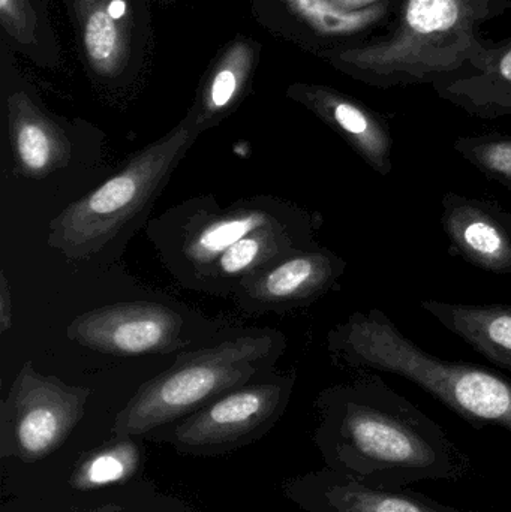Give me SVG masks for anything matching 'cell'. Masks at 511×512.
Listing matches in <instances>:
<instances>
[{
	"label": "cell",
	"mask_w": 511,
	"mask_h": 512,
	"mask_svg": "<svg viewBox=\"0 0 511 512\" xmlns=\"http://www.w3.org/2000/svg\"><path fill=\"white\" fill-rule=\"evenodd\" d=\"M321 411V438L336 474L387 489L458 483L470 474V457L446 430L378 372L357 370L353 381L324 394Z\"/></svg>",
	"instance_id": "obj_1"
},
{
	"label": "cell",
	"mask_w": 511,
	"mask_h": 512,
	"mask_svg": "<svg viewBox=\"0 0 511 512\" xmlns=\"http://www.w3.org/2000/svg\"><path fill=\"white\" fill-rule=\"evenodd\" d=\"M329 348L344 366L407 379L473 426L511 433L510 379L476 364L435 357L381 309L354 312L330 331Z\"/></svg>",
	"instance_id": "obj_2"
},
{
	"label": "cell",
	"mask_w": 511,
	"mask_h": 512,
	"mask_svg": "<svg viewBox=\"0 0 511 512\" xmlns=\"http://www.w3.org/2000/svg\"><path fill=\"white\" fill-rule=\"evenodd\" d=\"M494 0H408L389 41L348 54L375 86L417 83L456 71L477 44V26Z\"/></svg>",
	"instance_id": "obj_3"
},
{
	"label": "cell",
	"mask_w": 511,
	"mask_h": 512,
	"mask_svg": "<svg viewBox=\"0 0 511 512\" xmlns=\"http://www.w3.org/2000/svg\"><path fill=\"white\" fill-rule=\"evenodd\" d=\"M275 351V337L242 336L177 357L117 415L114 432L141 435L197 406L243 387Z\"/></svg>",
	"instance_id": "obj_4"
},
{
	"label": "cell",
	"mask_w": 511,
	"mask_h": 512,
	"mask_svg": "<svg viewBox=\"0 0 511 512\" xmlns=\"http://www.w3.org/2000/svg\"><path fill=\"white\" fill-rule=\"evenodd\" d=\"M191 132L177 129L132 156L99 188L69 204L50 224L48 243L71 259L101 252L161 191L191 144Z\"/></svg>",
	"instance_id": "obj_5"
},
{
	"label": "cell",
	"mask_w": 511,
	"mask_h": 512,
	"mask_svg": "<svg viewBox=\"0 0 511 512\" xmlns=\"http://www.w3.org/2000/svg\"><path fill=\"white\" fill-rule=\"evenodd\" d=\"M89 394L24 364L2 409L14 453L38 460L56 450L83 417Z\"/></svg>",
	"instance_id": "obj_6"
},
{
	"label": "cell",
	"mask_w": 511,
	"mask_h": 512,
	"mask_svg": "<svg viewBox=\"0 0 511 512\" xmlns=\"http://www.w3.org/2000/svg\"><path fill=\"white\" fill-rule=\"evenodd\" d=\"M183 319L164 304L132 301L83 313L68 337L90 351L116 357L170 354L182 348Z\"/></svg>",
	"instance_id": "obj_7"
},
{
	"label": "cell",
	"mask_w": 511,
	"mask_h": 512,
	"mask_svg": "<svg viewBox=\"0 0 511 512\" xmlns=\"http://www.w3.org/2000/svg\"><path fill=\"white\" fill-rule=\"evenodd\" d=\"M441 227L450 254L494 274H511V210L489 198L446 192Z\"/></svg>",
	"instance_id": "obj_8"
},
{
	"label": "cell",
	"mask_w": 511,
	"mask_h": 512,
	"mask_svg": "<svg viewBox=\"0 0 511 512\" xmlns=\"http://www.w3.org/2000/svg\"><path fill=\"white\" fill-rule=\"evenodd\" d=\"M345 267L344 259L329 249H302L243 280V304L287 309L312 303L338 288Z\"/></svg>",
	"instance_id": "obj_9"
},
{
	"label": "cell",
	"mask_w": 511,
	"mask_h": 512,
	"mask_svg": "<svg viewBox=\"0 0 511 512\" xmlns=\"http://www.w3.org/2000/svg\"><path fill=\"white\" fill-rule=\"evenodd\" d=\"M284 393L279 384L236 388L192 415L177 430V438L192 447L236 441L266 423L281 405Z\"/></svg>",
	"instance_id": "obj_10"
},
{
	"label": "cell",
	"mask_w": 511,
	"mask_h": 512,
	"mask_svg": "<svg viewBox=\"0 0 511 512\" xmlns=\"http://www.w3.org/2000/svg\"><path fill=\"white\" fill-rule=\"evenodd\" d=\"M420 306L486 360L511 372V304L423 300Z\"/></svg>",
	"instance_id": "obj_11"
},
{
	"label": "cell",
	"mask_w": 511,
	"mask_h": 512,
	"mask_svg": "<svg viewBox=\"0 0 511 512\" xmlns=\"http://www.w3.org/2000/svg\"><path fill=\"white\" fill-rule=\"evenodd\" d=\"M315 505L320 512H465L419 493L369 486L336 472L315 484Z\"/></svg>",
	"instance_id": "obj_12"
},
{
	"label": "cell",
	"mask_w": 511,
	"mask_h": 512,
	"mask_svg": "<svg viewBox=\"0 0 511 512\" xmlns=\"http://www.w3.org/2000/svg\"><path fill=\"white\" fill-rule=\"evenodd\" d=\"M315 108L374 173L381 177L392 173L393 137L380 117L356 102L333 95L318 96Z\"/></svg>",
	"instance_id": "obj_13"
},
{
	"label": "cell",
	"mask_w": 511,
	"mask_h": 512,
	"mask_svg": "<svg viewBox=\"0 0 511 512\" xmlns=\"http://www.w3.org/2000/svg\"><path fill=\"white\" fill-rule=\"evenodd\" d=\"M11 144L18 171L27 179H45L71 162L68 138L24 104L12 114Z\"/></svg>",
	"instance_id": "obj_14"
},
{
	"label": "cell",
	"mask_w": 511,
	"mask_h": 512,
	"mask_svg": "<svg viewBox=\"0 0 511 512\" xmlns=\"http://www.w3.org/2000/svg\"><path fill=\"white\" fill-rule=\"evenodd\" d=\"M276 221L272 213L258 207H240L206 216L186 230L182 254L192 267L204 273L243 237Z\"/></svg>",
	"instance_id": "obj_15"
},
{
	"label": "cell",
	"mask_w": 511,
	"mask_h": 512,
	"mask_svg": "<svg viewBox=\"0 0 511 512\" xmlns=\"http://www.w3.org/2000/svg\"><path fill=\"white\" fill-rule=\"evenodd\" d=\"M306 248H297L287 225L276 221L248 234L219 256L204 276L213 280H243L281 259Z\"/></svg>",
	"instance_id": "obj_16"
},
{
	"label": "cell",
	"mask_w": 511,
	"mask_h": 512,
	"mask_svg": "<svg viewBox=\"0 0 511 512\" xmlns=\"http://www.w3.org/2000/svg\"><path fill=\"white\" fill-rule=\"evenodd\" d=\"M443 96L483 119L511 116V48L483 74L444 86Z\"/></svg>",
	"instance_id": "obj_17"
},
{
	"label": "cell",
	"mask_w": 511,
	"mask_h": 512,
	"mask_svg": "<svg viewBox=\"0 0 511 512\" xmlns=\"http://www.w3.org/2000/svg\"><path fill=\"white\" fill-rule=\"evenodd\" d=\"M455 152L483 176L511 192V137L485 134L461 137L453 144Z\"/></svg>",
	"instance_id": "obj_18"
},
{
	"label": "cell",
	"mask_w": 511,
	"mask_h": 512,
	"mask_svg": "<svg viewBox=\"0 0 511 512\" xmlns=\"http://www.w3.org/2000/svg\"><path fill=\"white\" fill-rule=\"evenodd\" d=\"M135 460H137V451L132 445H117L90 459L78 474V481L83 487H99L116 483L131 474Z\"/></svg>",
	"instance_id": "obj_19"
},
{
	"label": "cell",
	"mask_w": 511,
	"mask_h": 512,
	"mask_svg": "<svg viewBox=\"0 0 511 512\" xmlns=\"http://www.w3.org/2000/svg\"><path fill=\"white\" fill-rule=\"evenodd\" d=\"M86 47L96 62H107L117 47V30L108 12L96 11L86 27Z\"/></svg>",
	"instance_id": "obj_20"
},
{
	"label": "cell",
	"mask_w": 511,
	"mask_h": 512,
	"mask_svg": "<svg viewBox=\"0 0 511 512\" xmlns=\"http://www.w3.org/2000/svg\"><path fill=\"white\" fill-rule=\"evenodd\" d=\"M237 92V78L230 69L216 75L209 93V110L219 111L228 107Z\"/></svg>",
	"instance_id": "obj_21"
},
{
	"label": "cell",
	"mask_w": 511,
	"mask_h": 512,
	"mask_svg": "<svg viewBox=\"0 0 511 512\" xmlns=\"http://www.w3.org/2000/svg\"><path fill=\"white\" fill-rule=\"evenodd\" d=\"M12 325V295L5 271L0 273V333L5 334Z\"/></svg>",
	"instance_id": "obj_22"
},
{
	"label": "cell",
	"mask_w": 511,
	"mask_h": 512,
	"mask_svg": "<svg viewBox=\"0 0 511 512\" xmlns=\"http://www.w3.org/2000/svg\"><path fill=\"white\" fill-rule=\"evenodd\" d=\"M126 12V5L123 0H113V2L110 3V6H108V14H110V17L113 18V20H119V18H122L123 15H125Z\"/></svg>",
	"instance_id": "obj_23"
},
{
	"label": "cell",
	"mask_w": 511,
	"mask_h": 512,
	"mask_svg": "<svg viewBox=\"0 0 511 512\" xmlns=\"http://www.w3.org/2000/svg\"><path fill=\"white\" fill-rule=\"evenodd\" d=\"M372 2H375V0H333L335 5L341 6L344 9L362 8V6L369 5Z\"/></svg>",
	"instance_id": "obj_24"
},
{
	"label": "cell",
	"mask_w": 511,
	"mask_h": 512,
	"mask_svg": "<svg viewBox=\"0 0 511 512\" xmlns=\"http://www.w3.org/2000/svg\"><path fill=\"white\" fill-rule=\"evenodd\" d=\"M8 2L9 0H0V8H2V11L8 9Z\"/></svg>",
	"instance_id": "obj_25"
}]
</instances>
